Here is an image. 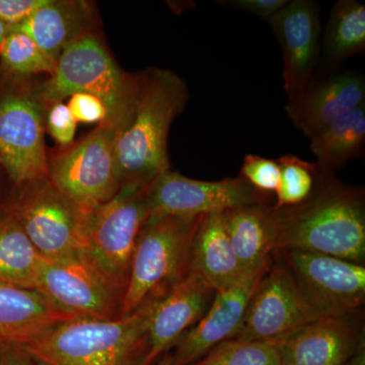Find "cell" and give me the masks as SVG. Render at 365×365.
I'll return each instance as SVG.
<instances>
[{
	"instance_id": "obj_20",
	"label": "cell",
	"mask_w": 365,
	"mask_h": 365,
	"mask_svg": "<svg viewBox=\"0 0 365 365\" xmlns=\"http://www.w3.org/2000/svg\"><path fill=\"white\" fill-rule=\"evenodd\" d=\"M74 318L38 289L0 282V342L4 344H30Z\"/></svg>"
},
{
	"instance_id": "obj_10",
	"label": "cell",
	"mask_w": 365,
	"mask_h": 365,
	"mask_svg": "<svg viewBox=\"0 0 365 365\" xmlns=\"http://www.w3.org/2000/svg\"><path fill=\"white\" fill-rule=\"evenodd\" d=\"M273 200L240 176L200 181L170 170L146 188L145 222L167 216L195 217L255 204L271 205Z\"/></svg>"
},
{
	"instance_id": "obj_1",
	"label": "cell",
	"mask_w": 365,
	"mask_h": 365,
	"mask_svg": "<svg viewBox=\"0 0 365 365\" xmlns=\"http://www.w3.org/2000/svg\"><path fill=\"white\" fill-rule=\"evenodd\" d=\"M188 100V86L174 72L163 68L139 72L130 115L115 140L121 187H148L170 170V128Z\"/></svg>"
},
{
	"instance_id": "obj_9",
	"label": "cell",
	"mask_w": 365,
	"mask_h": 365,
	"mask_svg": "<svg viewBox=\"0 0 365 365\" xmlns=\"http://www.w3.org/2000/svg\"><path fill=\"white\" fill-rule=\"evenodd\" d=\"M146 188L122 186L111 200L91 211L88 222L86 256L124 290L137 239L146 222Z\"/></svg>"
},
{
	"instance_id": "obj_3",
	"label": "cell",
	"mask_w": 365,
	"mask_h": 365,
	"mask_svg": "<svg viewBox=\"0 0 365 365\" xmlns=\"http://www.w3.org/2000/svg\"><path fill=\"white\" fill-rule=\"evenodd\" d=\"M150 304L116 319H69L21 347L40 365H143Z\"/></svg>"
},
{
	"instance_id": "obj_33",
	"label": "cell",
	"mask_w": 365,
	"mask_h": 365,
	"mask_svg": "<svg viewBox=\"0 0 365 365\" xmlns=\"http://www.w3.org/2000/svg\"><path fill=\"white\" fill-rule=\"evenodd\" d=\"M220 6L242 9L259 18L269 21L288 4L287 0H217Z\"/></svg>"
},
{
	"instance_id": "obj_17",
	"label": "cell",
	"mask_w": 365,
	"mask_h": 365,
	"mask_svg": "<svg viewBox=\"0 0 365 365\" xmlns=\"http://www.w3.org/2000/svg\"><path fill=\"white\" fill-rule=\"evenodd\" d=\"M357 314L321 317L277 343L282 365H347L361 340Z\"/></svg>"
},
{
	"instance_id": "obj_11",
	"label": "cell",
	"mask_w": 365,
	"mask_h": 365,
	"mask_svg": "<svg viewBox=\"0 0 365 365\" xmlns=\"http://www.w3.org/2000/svg\"><path fill=\"white\" fill-rule=\"evenodd\" d=\"M300 292L322 317L359 314L365 304V267L314 252H277Z\"/></svg>"
},
{
	"instance_id": "obj_34",
	"label": "cell",
	"mask_w": 365,
	"mask_h": 365,
	"mask_svg": "<svg viewBox=\"0 0 365 365\" xmlns=\"http://www.w3.org/2000/svg\"><path fill=\"white\" fill-rule=\"evenodd\" d=\"M0 365H40L18 345L4 344L0 347Z\"/></svg>"
},
{
	"instance_id": "obj_2",
	"label": "cell",
	"mask_w": 365,
	"mask_h": 365,
	"mask_svg": "<svg viewBox=\"0 0 365 365\" xmlns=\"http://www.w3.org/2000/svg\"><path fill=\"white\" fill-rule=\"evenodd\" d=\"M274 210L278 230L277 252H314L364 265V187L344 184L334 175L323 172L307 201L294 207Z\"/></svg>"
},
{
	"instance_id": "obj_21",
	"label": "cell",
	"mask_w": 365,
	"mask_h": 365,
	"mask_svg": "<svg viewBox=\"0 0 365 365\" xmlns=\"http://www.w3.org/2000/svg\"><path fill=\"white\" fill-rule=\"evenodd\" d=\"M222 216L242 272L269 267L277 253L278 230L273 204L240 206L223 211Z\"/></svg>"
},
{
	"instance_id": "obj_15",
	"label": "cell",
	"mask_w": 365,
	"mask_h": 365,
	"mask_svg": "<svg viewBox=\"0 0 365 365\" xmlns=\"http://www.w3.org/2000/svg\"><path fill=\"white\" fill-rule=\"evenodd\" d=\"M282 51L283 81L292 98L314 78L319 55V6L312 0H294L268 21Z\"/></svg>"
},
{
	"instance_id": "obj_29",
	"label": "cell",
	"mask_w": 365,
	"mask_h": 365,
	"mask_svg": "<svg viewBox=\"0 0 365 365\" xmlns=\"http://www.w3.org/2000/svg\"><path fill=\"white\" fill-rule=\"evenodd\" d=\"M240 177L260 193L275 197L280 182L279 165L277 160L257 155H247L242 163Z\"/></svg>"
},
{
	"instance_id": "obj_22",
	"label": "cell",
	"mask_w": 365,
	"mask_h": 365,
	"mask_svg": "<svg viewBox=\"0 0 365 365\" xmlns=\"http://www.w3.org/2000/svg\"><path fill=\"white\" fill-rule=\"evenodd\" d=\"M190 272L196 274L215 292L230 287L244 275L222 212L201 216L192 242Z\"/></svg>"
},
{
	"instance_id": "obj_14",
	"label": "cell",
	"mask_w": 365,
	"mask_h": 365,
	"mask_svg": "<svg viewBox=\"0 0 365 365\" xmlns=\"http://www.w3.org/2000/svg\"><path fill=\"white\" fill-rule=\"evenodd\" d=\"M269 267L244 274L234 284L215 292L202 318L178 342L172 354L173 365L192 364L215 346L235 337L250 302Z\"/></svg>"
},
{
	"instance_id": "obj_27",
	"label": "cell",
	"mask_w": 365,
	"mask_h": 365,
	"mask_svg": "<svg viewBox=\"0 0 365 365\" xmlns=\"http://www.w3.org/2000/svg\"><path fill=\"white\" fill-rule=\"evenodd\" d=\"M276 160L280 168V182L273 207L290 208L304 203L313 194L323 170L316 163L292 155H283Z\"/></svg>"
},
{
	"instance_id": "obj_6",
	"label": "cell",
	"mask_w": 365,
	"mask_h": 365,
	"mask_svg": "<svg viewBox=\"0 0 365 365\" xmlns=\"http://www.w3.org/2000/svg\"><path fill=\"white\" fill-rule=\"evenodd\" d=\"M40 79L0 76V168L16 186L48 177L45 144L49 106Z\"/></svg>"
},
{
	"instance_id": "obj_32",
	"label": "cell",
	"mask_w": 365,
	"mask_h": 365,
	"mask_svg": "<svg viewBox=\"0 0 365 365\" xmlns=\"http://www.w3.org/2000/svg\"><path fill=\"white\" fill-rule=\"evenodd\" d=\"M46 0H0V21L11 28L24 23Z\"/></svg>"
},
{
	"instance_id": "obj_24",
	"label": "cell",
	"mask_w": 365,
	"mask_h": 365,
	"mask_svg": "<svg viewBox=\"0 0 365 365\" xmlns=\"http://www.w3.org/2000/svg\"><path fill=\"white\" fill-rule=\"evenodd\" d=\"M45 259L6 205L0 207V282L37 289Z\"/></svg>"
},
{
	"instance_id": "obj_13",
	"label": "cell",
	"mask_w": 365,
	"mask_h": 365,
	"mask_svg": "<svg viewBox=\"0 0 365 365\" xmlns=\"http://www.w3.org/2000/svg\"><path fill=\"white\" fill-rule=\"evenodd\" d=\"M37 289L76 318H121L125 290L112 282L86 255L71 260H44Z\"/></svg>"
},
{
	"instance_id": "obj_36",
	"label": "cell",
	"mask_w": 365,
	"mask_h": 365,
	"mask_svg": "<svg viewBox=\"0 0 365 365\" xmlns=\"http://www.w3.org/2000/svg\"><path fill=\"white\" fill-rule=\"evenodd\" d=\"M155 365H173L172 353L169 352L163 355L162 359L158 360V364Z\"/></svg>"
},
{
	"instance_id": "obj_30",
	"label": "cell",
	"mask_w": 365,
	"mask_h": 365,
	"mask_svg": "<svg viewBox=\"0 0 365 365\" xmlns=\"http://www.w3.org/2000/svg\"><path fill=\"white\" fill-rule=\"evenodd\" d=\"M76 128L78 122L72 116L67 105L57 103L49 108L46 117V129L57 143L62 146L71 145Z\"/></svg>"
},
{
	"instance_id": "obj_37",
	"label": "cell",
	"mask_w": 365,
	"mask_h": 365,
	"mask_svg": "<svg viewBox=\"0 0 365 365\" xmlns=\"http://www.w3.org/2000/svg\"><path fill=\"white\" fill-rule=\"evenodd\" d=\"M1 344H2V343H1V342H0V347H1Z\"/></svg>"
},
{
	"instance_id": "obj_4",
	"label": "cell",
	"mask_w": 365,
	"mask_h": 365,
	"mask_svg": "<svg viewBox=\"0 0 365 365\" xmlns=\"http://www.w3.org/2000/svg\"><path fill=\"white\" fill-rule=\"evenodd\" d=\"M138 73L124 71L113 58L97 31L86 34L62 52L54 73L41 81V96L49 106L74 93L98 98L107 109L104 123L118 130L130 115Z\"/></svg>"
},
{
	"instance_id": "obj_35",
	"label": "cell",
	"mask_w": 365,
	"mask_h": 365,
	"mask_svg": "<svg viewBox=\"0 0 365 365\" xmlns=\"http://www.w3.org/2000/svg\"><path fill=\"white\" fill-rule=\"evenodd\" d=\"M13 30V28H11V26L6 25V24L0 21V47H1L4 41L6 40L7 35Z\"/></svg>"
},
{
	"instance_id": "obj_18",
	"label": "cell",
	"mask_w": 365,
	"mask_h": 365,
	"mask_svg": "<svg viewBox=\"0 0 365 365\" xmlns=\"http://www.w3.org/2000/svg\"><path fill=\"white\" fill-rule=\"evenodd\" d=\"M364 102V76L346 71L326 78H314L304 90L288 98L285 111L294 126L309 138Z\"/></svg>"
},
{
	"instance_id": "obj_7",
	"label": "cell",
	"mask_w": 365,
	"mask_h": 365,
	"mask_svg": "<svg viewBox=\"0 0 365 365\" xmlns=\"http://www.w3.org/2000/svg\"><path fill=\"white\" fill-rule=\"evenodd\" d=\"M4 205L48 261L86 255L91 213L59 191L48 177L16 186Z\"/></svg>"
},
{
	"instance_id": "obj_8",
	"label": "cell",
	"mask_w": 365,
	"mask_h": 365,
	"mask_svg": "<svg viewBox=\"0 0 365 365\" xmlns=\"http://www.w3.org/2000/svg\"><path fill=\"white\" fill-rule=\"evenodd\" d=\"M118 129L100 123L78 143L49 158L48 179L83 210L91 212L121 188L115 155Z\"/></svg>"
},
{
	"instance_id": "obj_25",
	"label": "cell",
	"mask_w": 365,
	"mask_h": 365,
	"mask_svg": "<svg viewBox=\"0 0 365 365\" xmlns=\"http://www.w3.org/2000/svg\"><path fill=\"white\" fill-rule=\"evenodd\" d=\"M365 51V6L355 0L336 2L326 26L321 69L327 72Z\"/></svg>"
},
{
	"instance_id": "obj_5",
	"label": "cell",
	"mask_w": 365,
	"mask_h": 365,
	"mask_svg": "<svg viewBox=\"0 0 365 365\" xmlns=\"http://www.w3.org/2000/svg\"><path fill=\"white\" fill-rule=\"evenodd\" d=\"M201 216H167L144 223L132 256L121 318L163 299L188 275L192 242Z\"/></svg>"
},
{
	"instance_id": "obj_31",
	"label": "cell",
	"mask_w": 365,
	"mask_h": 365,
	"mask_svg": "<svg viewBox=\"0 0 365 365\" xmlns=\"http://www.w3.org/2000/svg\"><path fill=\"white\" fill-rule=\"evenodd\" d=\"M67 105L76 122L83 123H104L108 113L105 105L98 98L88 93H74L69 97Z\"/></svg>"
},
{
	"instance_id": "obj_12",
	"label": "cell",
	"mask_w": 365,
	"mask_h": 365,
	"mask_svg": "<svg viewBox=\"0 0 365 365\" xmlns=\"http://www.w3.org/2000/svg\"><path fill=\"white\" fill-rule=\"evenodd\" d=\"M321 317L300 292L280 255L276 253L235 338L279 343Z\"/></svg>"
},
{
	"instance_id": "obj_28",
	"label": "cell",
	"mask_w": 365,
	"mask_h": 365,
	"mask_svg": "<svg viewBox=\"0 0 365 365\" xmlns=\"http://www.w3.org/2000/svg\"><path fill=\"white\" fill-rule=\"evenodd\" d=\"M190 365H282V361L277 343L232 338Z\"/></svg>"
},
{
	"instance_id": "obj_26",
	"label": "cell",
	"mask_w": 365,
	"mask_h": 365,
	"mask_svg": "<svg viewBox=\"0 0 365 365\" xmlns=\"http://www.w3.org/2000/svg\"><path fill=\"white\" fill-rule=\"evenodd\" d=\"M56 63L28 35L13 30L0 47V76L30 78L40 74L51 76Z\"/></svg>"
},
{
	"instance_id": "obj_23",
	"label": "cell",
	"mask_w": 365,
	"mask_h": 365,
	"mask_svg": "<svg viewBox=\"0 0 365 365\" xmlns=\"http://www.w3.org/2000/svg\"><path fill=\"white\" fill-rule=\"evenodd\" d=\"M317 165L334 175L353 158L361 157L365 144V104L338 117L309 137Z\"/></svg>"
},
{
	"instance_id": "obj_16",
	"label": "cell",
	"mask_w": 365,
	"mask_h": 365,
	"mask_svg": "<svg viewBox=\"0 0 365 365\" xmlns=\"http://www.w3.org/2000/svg\"><path fill=\"white\" fill-rule=\"evenodd\" d=\"M215 292L196 274L190 272L163 299L150 304L148 333L150 351L143 365H155L176 347L191 327L207 311Z\"/></svg>"
},
{
	"instance_id": "obj_19",
	"label": "cell",
	"mask_w": 365,
	"mask_h": 365,
	"mask_svg": "<svg viewBox=\"0 0 365 365\" xmlns=\"http://www.w3.org/2000/svg\"><path fill=\"white\" fill-rule=\"evenodd\" d=\"M95 4L86 0H46L14 30L26 34L57 63L62 52L74 41L96 30Z\"/></svg>"
}]
</instances>
